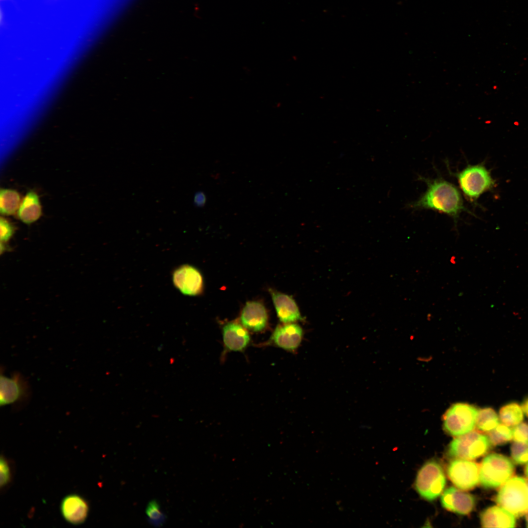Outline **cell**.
Returning <instances> with one entry per match:
<instances>
[{
    "label": "cell",
    "mask_w": 528,
    "mask_h": 528,
    "mask_svg": "<svg viewBox=\"0 0 528 528\" xmlns=\"http://www.w3.org/2000/svg\"><path fill=\"white\" fill-rule=\"evenodd\" d=\"M426 183L424 193L409 207L415 210H431L451 218L457 224L461 214L468 212L473 215L465 207L461 191L453 183L441 177L434 179L420 177Z\"/></svg>",
    "instance_id": "1"
},
{
    "label": "cell",
    "mask_w": 528,
    "mask_h": 528,
    "mask_svg": "<svg viewBox=\"0 0 528 528\" xmlns=\"http://www.w3.org/2000/svg\"><path fill=\"white\" fill-rule=\"evenodd\" d=\"M452 175L457 179L462 195L473 205H477L483 194L492 190L496 186V180L483 163L468 164Z\"/></svg>",
    "instance_id": "2"
},
{
    "label": "cell",
    "mask_w": 528,
    "mask_h": 528,
    "mask_svg": "<svg viewBox=\"0 0 528 528\" xmlns=\"http://www.w3.org/2000/svg\"><path fill=\"white\" fill-rule=\"evenodd\" d=\"M514 464L507 457L497 453L486 456L480 466V482L486 488H496L503 485L513 475Z\"/></svg>",
    "instance_id": "3"
},
{
    "label": "cell",
    "mask_w": 528,
    "mask_h": 528,
    "mask_svg": "<svg viewBox=\"0 0 528 528\" xmlns=\"http://www.w3.org/2000/svg\"><path fill=\"white\" fill-rule=\"evenodd\" d=\"M499 506L518 517L528 511L526 479L515 476L509 479L499 490L495 499Z\"/></svg>",
    "instance_id": "4"
},
{
    "label": "cell",
    "mask_w": 528,
    "mask_h": 528,
    "mask_svg": "<svg viewBox=\"0 0 528 528\" xmlns=\"http://www.w3.org/2000/svg\"><path fill=\"white\" fill-rule=\"evenodd\" d=\"M478 410L466 403H456L443 416V426L453 436H459L472 431L476 426Z\"/></svg>",
    "instance_id": "5"
},
{
    "label": "cell",
    "mask_w": 528,
    "mask_h": 528,
    "mask_svg": "<svg viewBox=\"0 0 528 528\" xmlns=\"http://www.w3.org/2000/svg\"><path fill=\"white\" fill-rule=\"evenodd\" d=\"M446 478L440 464L434 460L426 462L420 468L415 481V488L423 499L433 501L443 491Z\"/></svg>",
    "instance_id": "6"
},
{
    "label": "cell",
    "mask_w": 528,
    "mask_h": 528,
    "mask_svg": "<svg viewBox=\"0 0 528 528\" xmlns=\"http://www.w3.org/2000/svg\"><path fill=\"white\" fill-rule=\"evenodd\" d=\"M491 445L488 437L471 431L454 439L449 444L448 453L452 457L474 460L486 454Z\"/></svg>",
    "instance_id": "7"
},
{
    "label": "cell",
    "mask_w": 528,
    "mask_h": 528,
    "mask_svg": "<svg viewBox=\"0 0 528 528\" xmlns=\"http://www.w3.org/2000/svg\"><path fill=\"white\" fill-rule=\"evenodd\" d=\"M447 473L451 482L462 490L471 489L480 482V465L469 460H453L447 466Z\"/></svg>",
    "instance_id": "8"
},
{
    "label": "cell",
    "mask_w": 528,
    "mask_h": 528,
    "mask_svg": "<svg viewBox=\"0 0 528 528\" xmlns=\"http://www.w3.org/2000/svg\"><path fill=\"white\" fill-rule=\"evenodd\" d=\"M0 405L5 406L26 401L30 395L27 380L19 373L10 377L6 376L1 370Z\"/></svg>",
    "instance_id": "9"
},
{
    "label": "cell",
    "mask_w": 528,
    "mask_h": 528,
    "mask_svg": "<svg viewBox=\"0 0 528 528\" xmlns=\"http://www.w3.org/2000/svg\"><path fill=\"white\" fill-rule=\"evenodd\" d=\"M173 281L176 288L185 295H197L203 290L202 276L191 265H183L177 268L173 272Z\"/></svg>",
    "instance_id": "10"
},
{
    "label": "cell",
    "mask_w": 528,
    "mask_h": 528,
    "mask_svg": "<svg viewBox=\"0 0 528 528\" xmlns=\"http://www.w3.org/2000/svg\"><path fill=\"white\" fill-rule=\"evenodd\" d=\"M441 503L443 507L449 511L466 515L474 509L475 499L472 495L451 486L443 492Z\"/></svg>",
    "instance_id": "11"
},
{
    "label": "cell",
    "mask_w": 528,
    "mask_h": 528,
    "mask_svg": "<svg viewBox=\"0 0 528 528\" xmlns=\"http://www.w3.org/2000/svg\"><path fill=\"white\" fill-rule=\"evenodd\" d=\"M303 332L298 324L289 323L279 325L275 329L270 342L277 347L293 352L301 344Z\"/></svg>",
    "instance_id": "12"
},
{
    "label": "cell",
    "mask_w": 528,
    "mask_h": 528,
    "mask_svg": "<svg viewBox=\"0 0 528 528\" xmlns=\"http://www.w3.org/2000/svg\"><path fill=\"white\" fill-rule=\"evenodd\" d=\"M61 510L64 519L73 525L84 523L88 514L89 506L87 502L81 496L71 494L65 497L62 501Z\"/></svg>",
    "instance_id": "13"
},
{
    "label": "cell",
    "mask_w": 528,
    "mask_h": 528,
    "mask_svg": "<svg viewBox=\"0 0 528 528\" xmlns=\"http://www.w3.org/2000/svg\"><path fill=\"white\" fill-rule=\"evenodd\" d=\"M240 320L242 325L247 330L259 332L266 327L268 316L266 309L261 303L249 301L243 307Z\"/></svg>",
    "instance_id": "14"
},
{
    "label": "cell",
    "mask_w": 528,
    "mask_h": 528,
    "mask_svg": "<svg viewBox=\"0 0 528 528\" xmlns=\"http://www.w3.org/2000/svg\"><path fill=\"white\" fill-rule=\"evenodd\" d=\"M222 336L224 347L229 351L242 352L250 341L247 329L235 322L228 323L223 326Z\"/></svg>",
    "instance_id": "15"
},
{
    "label": "cell",
    "mask_w": 528,
    "mask_h": 528,
    "mask_svg": "<svg viewBox=\"0 0 528 528\" xmlns=\"http://www.w3.org/2000/svg\"><path fill=\"white\" fill-rule=\"evenodd\" d=\"M271 294L278 317L282 322L293 323L301 319L298 306L292 297L273 291Z\"/></svg>",
    "instance_id": "16"
},
{
    "label": "cell",
    "mask_w": 528,
    "mask_h": 528,
    "mask_svg": "<svg viewBox=\"0 0 528 528\" xmlns=\"http://www.w3.org/2000/svg\"><path fill=\"white\" fill-rule=\"evenodd\" d=\"M481 522L484 528H513L516 521L514 516L500 506H492L481 514Z\"/></svg>",
    "instance_id": "17"
},
{
    "label": "cell",
    "mask_w": 528,
    "mask_h": 528,
    "mask_svg": "<svg viewBox=\"0 0 528 528\" xmlns=\"http://www.w3.org/2000/svg\"><path fill=\"white\" fill-rule=\"evenodd\" d=\"M42 214V208L37 194L33 191L27 193L21 203L18 216L23 222L31 224L37 220Z\"/></svg>",
    "instance_id": "18"
},
{
    "label": "cell",
    "mask_w": 528,
    "mask_h": 528,
    "mask_svg": "<svg viewBox=\"0 0 528 528\" xmlns=\"http://www.w3.org/2000/svg\"><path fill=\"white\" fill-rule=\"evenodd\" d=\"M19 194L14 190L1 189L0 212L2 215H11L18 211L21 204Z\"/></svg>",
    "instance_id": "19"
},
{
    "label": "cell",
    "mask_w": 528,
    "mask_h": 528,
    "mask_svg": "<svg viewBox=\"0 0 528 528\" xmlns=\"http://www.w3.org/2000/svg\"><path fill=\"white\" fill-rule=\"evenodd\" d=\"M499 417L505 425L507 426H516L523 420V410L517 403H509L500 409Z\"/></svg>",
    "instance_id": "20"
},
{
    "label": "cell",
    "mask_w": 528,
    "mask_h": 528,
    "mask_svg": "<svg viewBox=\"0 0 528 528\" xmlns=\"http://www.w3.org/2000/svg\"><path fill=\"white\" fill-rule=\"evenodd\" d=\"M499 424L498 416L494 409L486 407L478 410L476 426L479 431L489 432Z\"/></svg>",
    "instance_id": "21"
},
{
    "label": "cell",
    "mask_w": 528,
    "mask_h": 528,
    "mask_svg": "<svg viewBox=\"0 0 528 528\" xmlns=\"http://www.w3.org/2000/svg\"><path fill=\"white\" fill-rule=\"evenodd\" d=\"M488 438L491 444L494 446L504 445L513 438L512 430L504 424H499L494 429L488 432Z\"/></svg>",
    "instance_id": "22"
},
{
    "label": "cell",
    "mask_w": 528,
    "mask_h": 528,
    "mask_svg": "<svg viewBox=\"0 0 528 528\" xmlns=\"http://www.w3.org/2000/svg\"><path fill=\"white\" fill-rule=\"evenodd\" d=\"M513 461L518 464L528 462V445L527 443L515 441L510 448Z\"/></svg>",
    "instance_id": "23"
},
{
    "label": "cell",
    "mask_w": 528,
    "mask_h": 528,
    "mask_svg": "<svg viewBox=\"0 0 528 528\" xmlns=\"http://www.w3.org/2000/svg\"><path fill=\"white\" fill-rule=\"evenodd\" d=\"M0 488L3 489L7 486L11 482L12 479V471L10 465L8 460L4 456H1L0 457Z\"/></svg>",
    "instance_id": "24"
},
{
    "label": "cell",
    "mask_w": 528,
    "mask_h": 528,
    "mask_svg": "<svg viewBox=\"0 0 528 528\" xmlns=\"http://www.w3.org/2000/svg\"><path fill=\"white\" fill-rule=\"evenodd\" d=\"M146 513L150 520L155 524H159L164 520L163 514L160 510V506L157 502L153 500L149 502L146 510Z\"/></svg>",
    "instance_id": "25"
},
{
    "label": "cell",
    "mask_w": 528,
    "mask_h": 528,
    "mask_svg": "<svg viewBox=\"0 0 528 528\" xmlns=\"http://www.w3.org/2000/svg\"><path fill=\"white\" fill-rule=\"evenodd\" d=\"M15 228L12 224L5 219L2 217L0 220V242L5 244L12 237Z\"/></svg>",
    "instance_id": "26"
},
{
    "label": "cell",
    "mask_w": 528,
    "mask_h": 528,
    "mask_svg": "<svg viewBox=\"0 0 528 528\" xmlns=\"http://www.w3.org/2000/svg\"><path fill=\"white\" fill-rule=\"evenodd\" d=\"M513 439L515 441L528 443V423L521 422L512 430Z\"/></svg>",
    "instance_id": "27"
},
{
    "label": "cell",
    "mask_w": 528,
    "mask_h": 528,
    "mask_svg": "<svg viewBox=\"0 0 528 528\" xmlns=\"http://www.w3.org/2000/svg\"><path fill=\"white\" fill-rule=\"evenodd\" d=\"M206 201V197L203 192H198L196 193L194 197V202L196 206L202 207L204 206Z\"/></svg>",
    "instance_id": "28"
},
{
    "label": "cell",
    "mask_w": 528,
    "mask_h": 528,
    "mask_svg": "<svg viewBox=\"0 0 528 528\" xmlns=\"http://www.w3.org/2000/svg\"><path fill=\"white\" fill-rule=\"evenodd\" d=\"M522 408L526 416L528 417V398L525 400L523 403Z\"/></svg>",
    "instance_id": "29"
},
{
    "label": "cell",
    "mask_w": 528,
    "mask_h": 528,
    "mask_svg": "<svg viewBox=\"0 0 528 528\" xmlns=\"http://www.w3.org/2000/svg\"><path fill=\"white\" fill-rule=\"evenodd\" d=\"M524 472L526 476L528 477V463L527 464L525 468Z\"/></svg>",
    "instance_id": "30"
},
{
    "label": "cell",
    "mask_w": 528,
    "mask_h": 528,
    "mask_svg": "<svg viewBox=\"0 0 528 528\" xmlns=\"http://www.w3.org/2000/svg\"><path fill=\"white\" fill-rule=\"evenodd\" d=\"M526 526H527V527H528V511L526 514Z\"/></svg>",
    "instance_id": "31"
},
{
    "label": "cell",
    "mask_w": 528,
    "mask_h": 528,
    "mask_svg": "<svg viewBox=\"0 0 528 528\" xmlns=\"http://www.w3.org/2000/svg\"><path fill=\"white\" fill-rule=\"evenodd\" d=\"M526 483H527V490H528V480H527V479H526Z\"/></svg>",
    "instance_id": "32"
}]
</instances>
